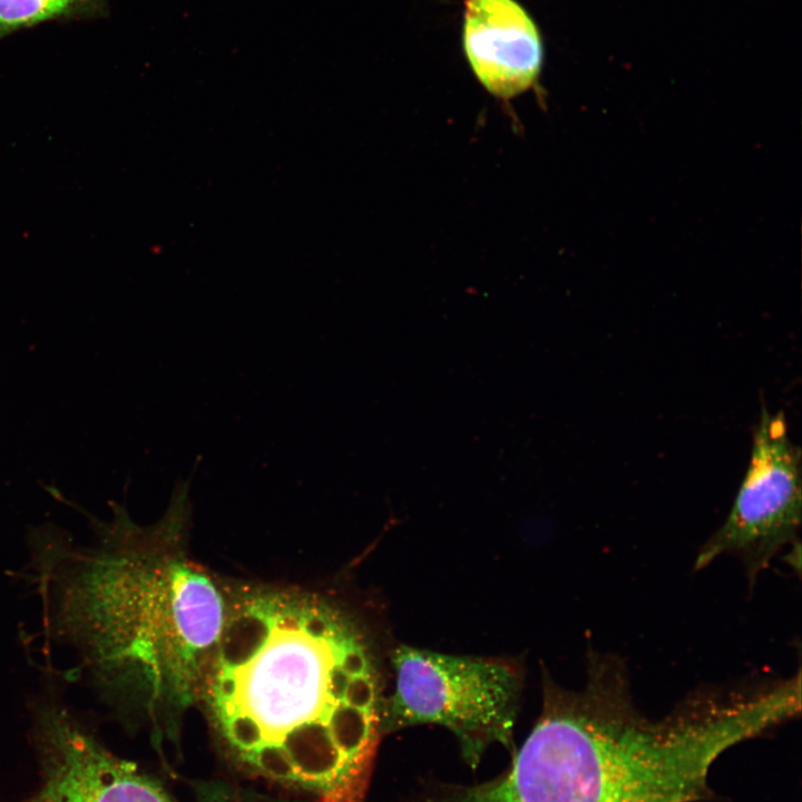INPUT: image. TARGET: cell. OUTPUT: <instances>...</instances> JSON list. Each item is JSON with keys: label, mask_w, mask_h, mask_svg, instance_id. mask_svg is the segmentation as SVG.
<instances>
[{"label": "cell", "mask_w": 802, "mask_h": 802, "mask_svg": "<svg viewBox=\"0 0 802 802\" xmlns=\"http://www.w3.org/2000/svg\"><path fill=\"white\" fill-rule=\"evenodd\" d=\"M199 697L260 774L362 802L382 703L364 637L336 606L275 588L234 598Z\"/></svg>", "instance_id": "cell-1"}, {"label": "cell", "mask_w": 802, "mask_h": 802, "mask_svg": "<svg viewBox=\"0 0 802 802\" xmlns=\"http://www.w3.org/2000/svg\"><path fill=\"white\" fill-rule=\"evenodd\" d=\"M541 713L510 767L453 802H698L731 747L757 737L756 708L722 687L687 695L661 718L634 702L624 661L589 651L586 681L544 678Z\"/></svg>", "instance_id": "cell-2"}, {"label": "cell", "mask_w": 802, "mask_h": 802, "mask_svg": "<svg viewBox=\"0 0 802 802\" xmlns=\"http://www.w3.org/2000/svg\"><path fill=\"white\" fill-rule=\"evenodd\" d=\"M63 606L102 671L135 688L150 710L177 711L199 697L228 610L203 567L130 545L86 557Z\"/></svg>", "instance_id": "cell-3"}, {"label": "cell", "mask_w": 802, "mask_h": 802, "mask_svg": "<svg viewBox=\"0 0 802 802\" xmlns=\"http://www.w3.org/2000/svg\"><path fill=\"white\" fill-rule=\"evenodd\" d=\"M395 686L381 705V731L440 724L476 765L493 744L510 749L521 676L508 661L457 656L399 646L392 654Z\"/></svg>", "instance_id": "cell-4"}, {"label": "cell", "mask_w": 802, "mask_h": 802, "mask_svg": "<svg viewBox=\"0 0 802 802\" xmlns=\"http://www.w3.org/2000/svg\"><path fill=\"white\" fill-rule=\"evenodd\" d=\"M801 511L800 448L789 436L783 412L771 413L763 405L732 508L700 548L694 568L700 570L721 556H733L753 586L784 548L799 554Z\"/></svg>", "instance_id": "cell-5"}, {"label": "cell", "mask_w": 802, "mask_h": 802, "mask_svg": "<svg viewBox=\"0 0 802 802\" xmlns=\"http://www.w3.org/2000/svg\"><path fill=\"white\" fill-rule=\"evenodd\" d=\"M37 739L43 770L37 802H176L136 765L101 746L62 710L43 712Z\"/></svg>", "instance_id": "cell-6"}, {"label": "cell", "mask_w": 802, "mask_h": 802, "mask_svg": "<svg viewBox=\"0 0 802 802\" xmlns=\"http://www.w3.org/2000/svg\"><path fill=\"white\" fill-rule=\"evenodd\" d=\"M462 43L475 76L491 95L510 99L537 82L542 39L516 0H466Z\"/></svg>", "instance_id": "cell-7"}, {"label": "cell", "mask_w": 802, "mask_h": 802, "mask_svg": "<svg viewBox=\"0 0 802 802\" xmlns=\"http://www.w3.org/2000/svg\"><path fill=\"white\" fill-rule=\"evenodd\" d=\"M106 11L107 0H0V40L43 22L98 18Z\"/></svg>", "instance_id": "cell-8"}, {"label": "cell", "mask_w": 802, "mask_h": 802, "mask_svg": "<svg viewBox=\"0 0 802 802\" xmlns=\"http://www.w3.org/2000/svg\"><path fill=\"white\" fill-rule=\"evenodd\" d=\"M29 802H37V801H36V799H33L32 801H29Z\"/></svg>", "instance_id": "cell-9"}]
</instances>
